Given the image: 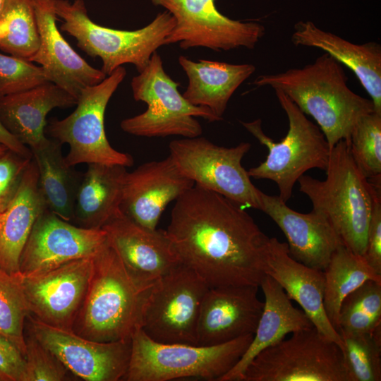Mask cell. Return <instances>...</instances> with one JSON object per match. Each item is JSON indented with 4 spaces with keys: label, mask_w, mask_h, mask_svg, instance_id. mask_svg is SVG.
Segmentation results:
<instances>
[{
    "label": "cell",
    "mask_w": 381,
    "mask_h": 381,
    "mask_svg": "<svg viewBox=\"0 0 381 381\" xmlns=\"http://www.w3.org/2000/svg\"><path fill=\"white\" fill-rule=\"evenodd\" d=\"M181 262L209 286H259L269 237L245 208L194 185L176 200L166 230Z\"/></svg>",
    "instance_id": "cell-1"
},
{
    "label": "cell",
    "mask_w": 381,
    "mask_h": 381,
    "mask_svg": "<svg viewBox=\"0 0 381 381\" xmlns=\"http://www.w3.org/2000/svg\"><path fill=\"white\" fill-rule=\"evenodd\" d=\"M347 81L341 64L324 52L301 68L260 75L253 84L282 92L312 116L331 150L339 141L348 140L362 116L375 111L372 100L352 91Z\"/></svg>",
    "instance_id": "cell-2"
},
{
    "label": "cell",
    "mask_w": 381,
    "mask_h": 381,
    "mask_svg": "<svg viewBox=\"0 0 381 381\" xmlns=\"http://www.w3.org/2000/svg\"><path fill=\"white\" fill-rule=\"evenodd\" d=\"M146 291L131 278L107 237L92 256L89 286L72 330L99 342L131 339L140 326Z\"/></svg>",
    "instance_id": "cell-3"
},
{
    "label": "cell",
    "mask_w": 381,
    "mask_h": 381,
    "mask_svg": "<svg viewBox=\"0 0 381 381\" xmlns=\"http://www.w3.org/2000/svg\"><path fill=\"white\" fill-rule=\"evenodd\" d=\"M326 178L319 180L303 175L299 190L313 205V210L323 216L340 238L343 245L363 255L372 211V185L355 163L346 140L330 150L325 170Z\"/></svg>",
    "instance_id": "cell-4"
},
{
    "label": "cell",
    "mask_w": 381,
    "mask_h": 381,
    "mask_svg": "<svg viewBox=\"0 0 381 381\" xmlns=\"http://www.w3.org/2000/svg\"><path fill=\"white\" fill-rule=\"evenodd\" d=\"M55 11L62 20L61 30L77 42V46L91 57L102 61L101 70L107 76L126 64L141 72L152 54L165 44L176 20L165 11L159 13L146 26L135 30H122L102 26L89 17L83 0H55Z\"/></svg>",
    "instance_id": "cell-5"
},
{
    "label": "cell",
    "mask_w": 381,
    "mask_h": 381,
    "mask_svg": "<svg viewBox=\"0 0 381 381\" xmlns=\"http://www.w3.org/2000/svg\"><path fill=\"white\" fill-rule=\"evenodd\" d=\"M253 334L213 346L164 344L140 329L131 337V353L123 380L169 381L200 378L219 381L240 360Z\"/></svg>",
    "instance_id": "cell-6"
},
{
    "label": "cell",
    "mask_w": 381,
    "mask_h": 381,
    "mask_svg": "<svg viewBox=\"0 0 381 381\" xmlns=\"http://www.w3.org/2000/svg\"><path fill=\"white\" fill-rule=\"evenodd\" d=\"M274 92L289 121L284 138L276 142L266 135L260 119L241 123L268 150L266 159L250 168L248 175L255 179L274 181L279 190V197L286 202L296 183L305 172L312 169H326L331 150L319 126L282 92Z\"/></svg>",
    "instance_id": "cell-7"
},
{
    "label": "cell",
    "mask_w": 381,
    "mask_h": 381,
    "mask_svg": "<svg viewBox=\"0 0 381 381\" xmlns=\"http://www.w3.org/2000/svg\"><path fill=\"white\" fill-rule=\"evenodd\" d=\"M131 85L134 99L146 103L147 108L121 122V129L128 134L148 138H194L202 132L195 117L209 122L220 121L208 108L190 104L180 93V83L166 73L157 52L152 54L147 66L132 78Z\"/></svg>",
    "instance_id": "cell-8"
},
{
    "label": "cell",
    "mask_w": 381,
    "mask_h": 381,
    "mask_svg": "<svg viewBox=\"0 0 381 381\" xmlns=\"http://www.w3.org/2000/svg\"><path fill=\"white\" fill-rule=\"evenodd\" d=\"M126 75L123 66L117 68L99 83L83 90L76 109L70 115L60 120L52 119L47 123L45 133L61 145H68L65 160L69 166L83 163L133 165L131 155L111 147L104 128L107 104Z\"/></svg>",
    "instance_id": "cell-9"
},
{
    "label": "cell",
    "mask_w": 381,
    "mask_h": 381,
    "mask_svg": "<svg viewBox=\"0 0 381 381\" xmlns=\"http://www.w3.org/2000/svg\"><path fill=\"white\" fill-rule=\"evenodd\" d=\"M241 381H349L339 346L314 326L260 351Z\"/></svg>",
    "instance_id": "cell-10"
},
{
    "label": "cell",
    "mask_w": 381,
    "mask_h": 381,
    "mask_svg": "<svg viewBox=\"0 0 381 381\" xmlns=\"http://www.w3.org/2000/svg\"><path fill=\"white\" fill-rule=\"evenodd\" d=\"M209 288L192 269L180 264L147 290L140 328L159 343L198 344V317Z\"/></svg>",
    "instance_id": "cell-11"
},
{
    "label": "cell",
    "mask_w": 381,
    "mask_h": 381,
    "mask_svg": "<svg viewBox=\"0 0 381 381\" xmlns=\"http://www.w3.org/2000/svg\"><path fill=\"white\" fill-rule=\"evenodd\" d=\"M251 145L242 142L226 147L204 137L183 138L169 145V155L195 185L219 193L242 207L259 208V189L242 166Z\"/></svg>",
    "instance_id": "cell-12"
},
{
    "label": "cell",
    "mask_w": 381,
    "mask_h": 381,
    "mask_svg": "<svg viewBox=\"0 0 381 381\" xmlns=\"http://www.w3.org/2000/svg\"><path fill=\"white\" fill-rule=\"evenodd\" d=\"M164 7L176 20L165 44L178 43L182 49L205 47L229 51L253 49L264 36L265 27L255 22H242L225 16L214 0H151Z\"/></svg>",
    "instance_id": "cell-13"
},
{
    "label": "cell",
    "mask_w": 381,
    "mask_h": 381,
    "mask_svg": "<svg viewBox=\"0 0 381 381\" xmlns=\"http://www.w3.org/2000/svg\"><path fill=\"white\" fill-rule=\"evenodd\" d=\"M28 332L54 354L75 377L86 381L123 380L131 353V339L99 342L72 329L44 324L30 315Z\"/></svg>",
    "instance_id": "cell-14"
},
{
    "label": "cell",
    "mask_w": 381,
    "mask_h": 381,
    "mask_svg": "<svg viewBox=\"0 0 381 381\" xmlns=\"http://www.w3.org/2000/svg\"><path fill=\"white\" fill-rule=\"evenodd\" d=\"M92 256L36 275L20 273L29 315L44 324L71 330L89 286Z\"/></svg>",
    "instance_id": "cell-15"
},
{
    "label": "cell",
    "mask_w": 381,
    "mask_h": 381,
    "mask_svg": "<svg viewBox=\"0 0 381 381\" xmlns=\"http://www.w3.org/2000/svg\"><path fill=\"white\" fill-rule=\"evenodd\" d=\"M107 239L103 229L65 221L47 208L35 222L19 261L23 276L39 274L68 262L91 257Z\"/></svg>",
    "instance_id": "cell-16"
},
{
    "label": "cell",
    "mask_w": 381,
    "mask_h": 381,
    "mask_svg": "<svg viewBox=\"0 0 381 381\" xmlns=\"http://www.w3.org/2000/svg\"><path fill=\"white\" fill-rule=\"evenodd\" d=\"M102 229L143 291L182 263L166 230L143 226L121 209Z\"/></svg>",
    "instance_id": "cell-17"
},
{
    "label": "cell",
    "mask_w": 381,
    "mask_h": 381,
    "mask_svg": "<svg viewBox=\"0 0 381 381\" xmlns=\"http://www.w3.org/2000/svg\"><path fill=\"white\" fill-rule=\"evenodd\" d=\"M259 286L228 285L210 287L205 293L197 326L198 344L213 346L253 334L264 301Z\"/></svg>",
    "instance_id": "cell-18"
},
{
    "label": "cell",
    "mask_w": 381,
    "mask_h": 381,
    "mask_svg": "<svg viewBox=\"0 0 381 381\" xmlns=\"http://www.w3.org/2000/svg\"><path fill=\"white\" fill-rule=\"evenodd\" d=\"M194 185L170 155L145 162L126 171L120 209L136 223L155 229L167 205Z\"/></svg>",
    "instance_id": "cell-19"
},
{
    "label": "cell",
    "mask_w": 381,
    "mask_h": 381,
    "mask_svg": "<svg viewBox=\"0 0 381 381\" xmlns=\"http://www.w3.org/2000/svg\"><path fill=\"white\" fill-rule=\"evenodd\" d=\"M55 0H34L40 46L30 61L44 70L49 82L78 99L83 90L102 82L107 75L90 66L68 44L59 30Z\"/></svg>",
    "instance_id": "cell-20"
},
{
    "label": "cell",
    "mask_w": 381,
    "mask_h": 381,
    "mask_svg": "<svg viewBox=\"0 0 381 381\" xmlns=\"http://www.w3.org/2000/svg\"><path fill=\"white\" fill-rule=\"evenodd\" d=\"M259 208L280 228L287 239L290 255L303 265L323 271L332 254L343 245L329 222L313 210L296 212L279 195L258 192Z\"/></svg>",
    "instance_id": "cell-21"
},
{
    "label": "cell",
    "mask_w": 381,
    "mask_h": 381,
    "mask_svg": "<svg viewBox=\"0 0 381 381\" xmlns=\"http://www.w3.org/2000/svg\"><path fill=\"white\" fill-rule=\"evenodd\" d=\"M264 272L280 284L291 300L301 307L320 333L342 349L341 335L327 318L323 306V271L296 260L290 255L287 243L272 237L267 245Z\"/></svg>",
    "instance_id": "cell-22"
},
{
    "label": "cell",
    "mask_w": 381,
    "mask_h": 381,
    "mask_svg": "<svg viewBox=\"0 0 381 381\" xmlns=\"http://www.w3.org/2000/svg\"><path fill=\"white\" fill-rule=\"evenodd\" d=\"M291 42L296 46L320 49L353 72L368 93L375 111L381 114V47L375 42L352 43L317 27L311 21L294 26Z\"/></svg>",
    "instance_id": "cell-23"
},
{
    "label": "cell",
    "mask_w": 381,
    "mask_h": 381,
    "mask_svg": "<svg viewBox=\"0 0 381 381\" xmlns=\"http://www.w3.org/2000/svg\"><path fill=\"white\" fill-rule=\"evenodd\" d=\"M77 99L53 83L0 99V122L19 142L30 149L48 140L46 117L55 108L76 105Z\"/></svg>",
    "instance_id": "cell-24"
},
{
    "label": "cell",
    "mask_w": 381,
    "mask_h": 381,
    "mask_svg": "<svg viewBox=\"0 0 381 381\" xmlns=\"http://www.w3.org/2000/svg\"><path fill=\"white\" fill-rule=\"evenodd\" d=\"M260 286L265 296L264 307L253 339L238 363L219 381H241L246 368L260 351L289 333L313 327L307 315L293 306L274 279L265 274Z\"/></svg>",
    "instance_id": "cell-25"
},
{
    "label": "cell",
    "mask_w": 381,
    "mask_h": 381,
    "mask_svg": "<svg viewBox=\"0 0 381 381\" xmlns=\"http://www.w3.org/2000/svg\"><path fill=\"white\" fill-rule=\"evenodd\" d=\"M38 186V171L31 159L14 198L0 214V267L19 272L20 257L32 226L47 209Z\"/></svg>",
    "instance_id": "cell-26"
},
{
    "label": "cell",
    "mask_w": 381,
    "mask_h": 381,
    "mask_svg": "<svg viewBox=\"0 0 381 381\" xmlns=\"http://www.w3.org/2000/svg\"><path fill=\"white\" fill-rule=\"evenodd\" d=\"M179 63L188 78L183 96L192 104L208 108L220 121L238 87L255 71L250 64H232L180 56Z\"/></svg>",
    "instance_id": "cell-27"
},
{
    "label": "cell",
    "mask_w": 381,
    "mask_h": 381,
    "mask_svg": "<svg viewBox=\"0 0 381 381\" xmlns=\"http://www.w3.org/2000/svg\"><path fill=\"white\" fill-rule=\"evenodd\" d=\"M126 167L87 164L75 195L73 221L87 229H102L119 210Z\"/></svg>",
    "instance_id": "cell-28"
},
{
    "label": "cell",
    "mask_w": 381,
    "mask_h": 381,
    "mask_svg": "<svg viewBox=\"0 0 381 381\" xmlns=\"http://www.w3.org/2000/svg\"><path fill=\"white\" fill-rule=\"evenodd\" d=\"M38 171V186L49 210L61 219L72 222L76 193L80 179L63 156L61 144L49 138L30 149Z\"/></svg>",
    "instance_id": "cell-29"
},
{
    "label": "cell",
    "mask_w": 381,
    "mask_h": 381,
    "mask_svg": "<svg viewBox=\"0 0 381 381\" xmlns=\"http://www.w3.org/2000/svg\"><path fill=\"white\" fill-rule=\"evenodd\" d=\"M323 272V306L327 318L337 329L343 299L365 281H381V275L374 272L362 255L354 253L344 245L332 254Z\"/></svg>",
    "instance_id": "cell-30"
},
{
    "label": "cell",
    "mask_w": 381,
    "mask_h": 381,
    "mask_svg": "<svg viewBox=\"0 0 381 381\" xmlns=\"http://www.w3.org/2000/svg\"><path fill=\"white\" fill-rule=\"evenodd\" d=\"M39 46L34 0H4L0 12V49L29 61Z\"/></svg>",
    "instance_id": "cell-31"
},
{
    "label": "cell",
    "mask_w": 381,
    "mask_h": 381,
    "mask_svg": "<svg viewBox=\"0 0 381 381\" xmlns=\"http://www.w3.org/2000/svg\"><path fill=\"white\" fill-rule=\"evenodd\" d=\"M337 331L349 381H380L381 325L370 332Z\"/></svg>",
    "instance_id": "cell-32"
},
{
    "label": "cell",
    "mask_w": 381,
    "mask_h": 381,
    "mask_svg": "<svg viewBox=\"0 0 381 381\" xmlns=\"http://www.w3.org/2000/svg\"><path fill=\"white\" fill-rule=\"evenodd\" d=\"M381 325V281L368 280L342 301L337 330L370 332Z\"/></svg>",
    "instance_id": "cell-33"
},
{
    "label": "cell",
    "mask_w": 381,
    "mask_h": 381,
    "mask_svg": "<svg viewBox=\"0 0 381 381\" xmlns=\"http://www.w3.org/2000/svg\"><path fill=\"white\" fill-rule=\"evenodd\" d=\"M29 310L20 272L10 274L0 267V335L25 353V327Z\"/></svg>",
    "instance_id": "cell-34"
},
{
    "label": "cell",
    "mask_w": 381,
    "mask_h": 381,
    "mask_svg": "<svg viewBox=\"0 0 381 381\" xmlns=\"http://www.w3.org/2000/svg\"><path fill=\"white\" fill-rule=\"evenodd\" d=\"M346 140L363 174L368 179L381 176V114L374 111L362 116Z\"/></svg>",
    "instance_id": "cell-35"
},
{
    "label": "cell",
    "mask_w": 381,
    "mask_h": 381,
    "mask_svg": "<svg viewBox=\"0 0 381 381\" xmlns=\"http://www.w3.org/2000/svg\"><path fill=\"white\" fill-rule=\"evenodd\" d=\"M49 82L40 66L0 53V99Z\"/></svg>",
    "instance_id": "cell-36"
},
{
    "label": "cell",
    "mask_w": 381,
    "mask_h": 381,
    "mask_svg": "<svg viewBox=\"0 0 381 381\" xmlns=\"http://www.w3.org/2000/svg\"><path fill=\"white\" fill-rule=\"evenodd\" d=\"M24 381H64L73 375L49 350L33 335L25 336Z\"/></svg>",
    "instance_id": "cell-37"
},
{
    "label": "cell",
    "mask_w": 381,
    "mask_h": 381,
    "mask_svg": "<svg viewBox=\"0 0 381 381\" xmlns=\"http://www.w3.org/2000/svg\"><path fill=\"white\" fill-rule=\"evenodd\" d=\"M32 159L9 149L0 154V214L14 198Z\"/></svg>",
    "instance_id": "cell-38"
},
{
    "label": "cell",
    "mask_w": 381,
    "mask_h": 381,
    "mask_svg": "<svg viewBox=\"0 0 381 381\" xmlns=\"http://www.w3.org/2000/svg\"><path fill=\"white\" fill-rule=\"evenodd\" d=\"M368 180L372 185L373 205L363 257L381 275V176Z\"/></svg>",
    "instance_id": "cell-39"
},
{
    "label": "cell",
    "mask_w": 381,
    "mask_h": 381,
    "mask_svg": "<svg viewBox=\"0 0 381 381\" xmlns=\"http://www.w3.org/2000/svg\"><path fill=\"white\" fill-rule=\"evenodd\" d=\"M25 371V356L0 335V381H24Z\"/></svg>",
    "instance_id": "cell-40"
},
{
    "label": "cell",
    "mask_w": 381,
    "mask_h": 381,
    "mask_svg": "<svg viewBox=\"0 0 381 381\" xmlns=\"http://www.w3.org/2000/svg\"><path fill=\"white\" fill-rule=\"evenodd\" d=\"M0 143L8 149L26 157L32 158L30 149L19 142L0 122Z\"/></svg>",
    "instance_id": "cell-41"
},
{
    "label": "cell",
    "mask_w": 381,
    "mask_h": 381,
    "mask_svg": "<svg viewBox=\"0 0 381 381\" xmlns=\"http://www.w3.org/2000/svg\"><path fill=\"white\" fill-rule=\"evenodd\" d=\"M6 150H8V148L4 145L0 143V154L3 153Z\"/></svg>",
    "instance_id": "cell-42"
},
{
    "label": "cell",
    "mask_w": 381,
    "mask_h": 381,
    "mask_svg": "<svg viewBox=\"0 0 381 381\" xmlns=\"http://www.w3.org/2000/svg\"><path fill=\"white\" fill-rule=\"evenodd\" d=\"M4 0H0V12L1 11L2 6L4 5Z\"/></svg>",
    "instance_id": "cell-43"
}]
</instances>
